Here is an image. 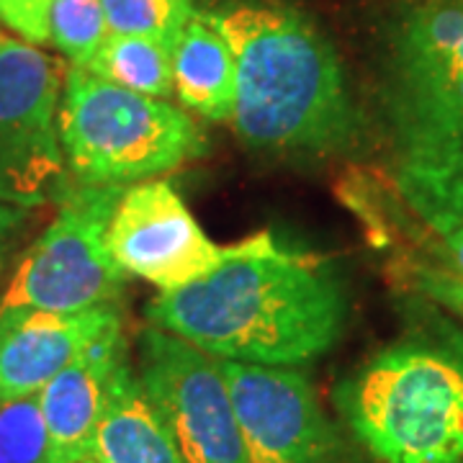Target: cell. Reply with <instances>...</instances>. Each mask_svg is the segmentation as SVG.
<instances>
[{"label": "cell", "mask_w": 463, "mask_h": 463, "mask_svg": "<svg viewBox=\"0 0 463 463\" xmlns=\"http://www.w3.org/2000/svg\"><path fill=\"white\" fill-rule=\"evenodd\" d=\"M145 315L219 361L298 368L337 345L350 297L332 260L260 232L227 245L203 279L157 294Z\"/></svg>", "instance_id": "1"}, {"label": "cell", "mask_w": 463, "mask_h": 463, "mask_svg": "<svg viewBox=\"0 0 463 463\" xmlns=\"http://www.w3.org/2000/svg\"><path fill=\"white\" fill-rule=\"evenodd\" d=\"M227 36L237 90L232 124L252 149L343 155L361 137L345 67L325 33L283 0H230L209 11Z\"/></svg>", "instance_id": "2"}, {"label": "cell", "mask_w": 463, "mask_h": 463, "mask_svg": "<svg viewBox=\"0 0 463 463\" xmlns=\"http://www.w3.org/2000/svg\"><path fill=\"white\" fill-rule=\"evenodd\" d=\"M371 463H463V343L404 337L335 392Z\"/></svg>", "instance_id": "3"}, {"label": "cell", "mask_w": 463, "mask_h": 463, "mask_svg": "<svg viewBox=\"0 0 463 463\" xmlns=\"http://www.w3.org/2000/svg\"><path fill=\"white\" fill-rule=\"evenodd\" d=\"M57 137L70 181L132 185L203 157L206 137L183 109L67 67Z\"/></svg>", "instance_id": "4"}, {"label": "cell", "mask_w": 463, "mask_h": 463, "mask_svg": "<svg viewBox=\"0 0 463 463\" xmlns=\"http://www.w3.org/2000/svg\"><path fill=\"white\" fill-rule=\"evenodd\" d=\"M127 185L72 183L50 227L39 234L0 297V317L80 312L118 304L127 273L109 250V224Z\"/></svg>", "instance_id": "5"}, {"label": "cell", "mask_w": 463, "mask_h": 463, "mask_svg": "<svg viewBox=\"0 0 463 463\" xmlns=\"http://www.w3.org/2000/svg\"><path fill=\"white\" fill-rule=\"evenodd\" d=\"M381 118L392 181L432 234L463 224V72L386 80Z\"/></svg>", "instance_id": "6"}, {"label": "cell", "mask_w": 463, "mask_h": 463, "mask_svg": "<svg viewBox=\"0 0 463 463\" xmlns=\"http://www.w3.org/2000/svg\"><path fill=\"white\" fill-rule=\"evenodd\" d=\"M67 67L18 36L0 39V201L39 209L62 201L70 173L57 137Z\"/></svg>", "instance_id": "7"}, {"label": "cell", "mask_w": 463, "mask_h": 463, "mask_svg": "<svg viewBox=\"0 0 463 463\" xmlns=\"http://www.w3.org/2000/svg\"><path fill=\"white\" fill-rule=\"evenodd\" d=\"M134 371L183 463H248L219 358L145 325L137 332Z\"/></svg>", "instance_id": "8"}, {"label": "cell", "mask_w": 463, "mask_h": 463, "mask_svg": "<svg viewBox=\"0 0 463 463\" xmlns=\"http://www.w3.org/2000/svg\"><path fill=\"white\" fill-rule=\"evenodd\" d=\"M248 463H343V440L312 379L291 365L219 361Z\"/></svg>", "instance_id": "9"}, {"label": "cell", "mask_w": 463, "mask_h": 463, "mask_svg": "<svg viewBox=\"0 0 463 463\" xmlns=\"http://www.w3.org/2000/svg\"><path fill=\"white\" fill-rule=\"evenodd\" d=\"M109 250L127 276L175 291L214 270L227 248L212 242L181 194L167 181L124 188L109 224Z\"/></svg>", "instance_id": "10"}, {"label": "cell", "mask_w": 463, "mask_h": 463, "mask_svg": "<svg viewBox=\"0 0 463 463\" xmlns=\"http://www.w3.org/2000/svg\"><path fill=\"white\" fill-rule=\"evenodd\" d=\"M121 325L116 304L80 312L24 309L0 317V399L39 394L106 330Z\"/></svg>", "instance_id": "11"}, {"label": "cell", "mask_w": 463, "mask_h": 463, "mask_svg": "<svg viewBox=\"0 0 463 463\" xmlns=\"http://www.w3.org/2000/svg\"><path fill=\"white\" fill-rule=\"evenodd\" d=\"M124 355H129L124 325H116L36 394L50 438V463H83L90 458L109 379Z\"/></svg>", "instance_id": "12"}, {"label": "cell", "mask_w": 463, "mask_h": 463, "mask_svg": "<svg viewBox=\"0 0 463 463\" xmlns=\"http://www.w3.org/2000/svg\"><path fill=\"white\" fill-rule=\"evenodd\" d=\"M90 458L96 463H183L165 422L137 379L132 358L114 368Z\"/></svg>", "instance_id": "13"}, {"label": "cell", "mask_w": 463, "mask_h": 463, "mask_svg": "<svg viewBox=\"0 0 463 463\" xmlns=\"http://www.w3.org/2000/svg\"><path fill=\"white\" fill-rule=\"evenodd\" d=\"M173 54V85L181 103L209 121H232L237 67L227 36L209 11H196L178 33Z\"/></svg>", "instance_id": "14"}, {"label": "cell", "mask_w": 463, "mask_h": 463, "mask_svg": "<svg viewBox=\"0 0 463 463\" xmlns=\"http://www.w3.org/2000/svg\"><path fill=\"white\" fill-rule=\"evenodd\" d=\"M463 39V0H422L394 32L389 78L404 80L430 72Z\"/></svg>", "instance_id": "15"}, {"label": "cell", "mask_w": 463, "mask_h": 463, "mask_svg": "<svg viewBox=\"0 0 463 463\" xmlns=\"http://www.w3.org/2000/svg\"><path fill=\"white\" fill-rule=\"evenodd\" d=\"M80 70L152 99L167 100L175 93L170 47L149 36L109 33L93 60Z\"/></svg>", "instance_id": "16"}, {"label": "cell", "mask_w": 463, "mask_h": 463, "mask_svg": "<svg viewBox=\"0 0 463 463\" xmlns=\"http://www.w3.org/2000/svg\"><path fill=\"white\" fill-rule=\"evenodd\" d=\"M100 0H52L50 44L70 60V67H85L109 36Z\"/></svg>", "instance_id": "17"}, {"label": "cell", "mask_w": 463, "mask_h": 463, "mask_svg": "<svg viewBox=\"0 0 463 463\" xmlns=\"http://www.w3.org/2000/svg\"><path fill=\"white\" fill-rule=\"evenodd\" d=\"M111 33L149 36L167 47L175 44L178 33L196 14L194 0H100Z\"/></svg>", "instance_id": "18"}, {"label": "cell", "mask_w": 463, "mask_h": 463, "mask_svg": "<svg viewBox=\"0 0 463 463\" xmlns=\"http://www.w3.org/2000/svg\"><path fill=\"white\" fill-rule=\"evenodd\" d=\"M0 463H50L39 399H0Z\"/></svg>", "instance_id": "19"}, {"label": "cell", "mask_w": 463, "mask_h": 463, "mask_svg": "<svg viewBox=\"0 0 463 463\" xmlns=\"http://www.w3.org/2000/svg\"><path fill=\"white\" fill-rule=\"evenodd\" d=\"M52 0H0V24L18 39L44 47L50 44Z\"/></svg>", "instance_id": "20"}, {"label": "cell", "mask_w": 463, "mask_h": 463, "mask_svg": "<svg viewBox=\"0 0 463 463\" xmlns=\"http://www.w3.org/2000/svg\"><path fill=\"white\" fill-rule=\"evenodd\" d=\"M414 283L420 286V291H425L428 297L438 298L440 304L450 307L453 312L463 317V279L456 276L453 270H438V268H414Z\"/></svg>", "instance_id": "21"}, {"label": "cell", "mask_w": 463, "mask_h": 463, "mask_svg": "<svg viewBox=\"0 0 463 463\" xmlns=\"http://www.w3.org/2000/svg\"><path fill=\"white\" fill-rule=\"evenodd\" d=\"M32 216V209H21L14 203L0 201V281L5 276V268L11 260V250L24 234V227Z\"/></svg>", "instance_id": "22"}, {"label": "cell", "mask_w": 463, "mask_h": 463, "mask_svg": "<svg viewBox=\"0 0 463 463\" xmlns=\"http://www.w3.org/2000/svg\"><path fill=\"white\" fill-rule=\"evenodd\" d=\"M438 237H440L443 258H446L448 265H450V270L463 279V224L461 227H456V230L443 232V234H438Z\"/></svg>", "instance_id": "23"}, {"label": "cell", "mask_w": 463, "mask_h": 463, "mask_svg": "<svg viewBox=\"0 0 463 463\" xmlns=\"http://www.w3.org/2000/svg\"><path fill=\"white\" fill-rule=\"evenodd\" d=\"M83 463H96V461H93V458H85V461Z\"/></svg>", "instance_id": "24"}, {"label": "cell", "mask_w": 463, "mask_h": 463, "mask_svg": "<svg viewBox=\"0 0 463 463\" xmlns=\"http://www.w3.org/2000/svg\"><path fill=\"white\" fill-rule=\"evenodd\" d=\"M0 39H3V32H0Z\"/></svg>", "instance_id": "25"}]
</instances>
